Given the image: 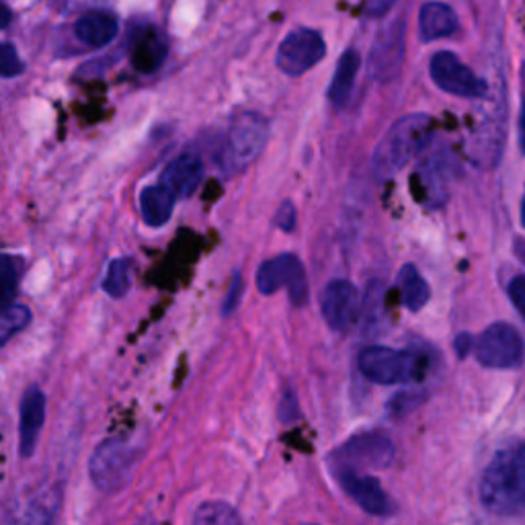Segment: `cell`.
<instances>
[{
  "instance_id": "1",
  "label": "cell",
  "mask_w": 525,
  "mask_h": 525,
  "mask_svg": "<svg viewBox=\"0 0 525 525\" xmlns=\"http://www.w3.org/2000/svg\"><path fill=\"white\" fill-rule=\"evenodd\" d=\"M435 134V121L427 113H411L398 119L376 146L372 169L380 181L392 179L427 148Z\"/></svg>"
},
{
  "instance_id": "2",
  "label": "cell",
  "mask_w": 525,
  "mask_h": 525,
  "mask_svg": "<svg viewBox=\"0 0 525 525\" xmlns=\"http://www.w3.org/2000/svg\"><path fill=\"white\" fill-rule=\"evenodd\" d=\"M480 501L484 509L501 517L525 511V443L499 454L484 470Z\"/></svg>"
},
{
  "instance_id": "3",
  "label": "cell",
  "mask_w": 525,
  "mask_h": 525,
  "mask_svg": "<svg viewBox=\"0 0 525 525\" xmlns=\"http://www.w3.org/2000/svg\"><path fill=\"white\" fill-rule=\"evenodd\" d=\"M359 372L380 386L421 382L427 372V359L415 351L390 347H368L357 359Z\"/></svg>"
},
{
  "instance_id": "4",
  "label": "cell",
  "mask_w": 525,
  "mask_h": 525,
  "mask_svg": "<svg viewBox=\"0 0 525 525\" xmlns=\"http://www.w3.org/2000/svg\"><path fill=\"white\" fill-rule=\"evenodd\" d=\"M269 138V121L259 113H240L226 136L220 163L228 175L247 169L261 154Z\"/></svg>"
},
{
  "instance_id": "5",
  "label": "cell",
  "mask_w": 525,
  "mask_h": 525,
  "mask_svg": "<svg viewBox=\"0 0 525 525\" xmlns=\"http://www.w3.org/2000/svg\"><path fill=\"white\" fill-rule=\"evenodd\" d=\"M138 464V452L126 441L111 439L95 450L89 462V474L95 487L103 493L126 489Z\"/></svg>"
},
{
  "instance_id": "6",
  "label": "cell",
  "mask_w": 525,
  "mask_h": 525,
  "mask_svg": "<svg viewBox=\"0 0 525 525\" xmlns=\"http://www.w3.org/2000/svg\"><path fill=\"white\" fill-rule=\"evenodd\" d=\"M474 353L480 366L489 370H515L525 359V343L509 322H493L474 339Z\"/></svg>"
},
{
  "instance_id": "7",
  "label": "cell",
  "mask_w": 525,
  "mask_h": 525,
  "mask_svg": "<svg viewBox=\"0 0 525 525\" xmlns=\"http://www.w3.org/2000/svg\"><path fill=\"white\" fill-rule=\"evenodd\" d=\"M257 288L265 296H273L286 288L294 306H304L308 302L306 271L302 261L292 253L265 261L257 271Z\"/></svg>"
},
{
  "instance_id": "8",
  "label": "cell",
  "mask_w": 525,
  "mask_h": 525,
  "mask_svg": "<svg viewBox=\"0 0 525 525\" xmlns=\"http://www.w3.org/2000/svg\"><path fill=\"white\" fill-rule=\"evenodd\" d=\"M429 74L443 93H450L454 97L482 99L489 91L487 83L452 52L433 54L429 62Z\"/></svg>"
},
{
  "instance_id": "9",
  "label": "cell",
  "mask_w": 525,
  "mask_h": 525,
  "mask_svg": "<svg viewBox=\"0 0 525 525\" xmlns=\"http://www.w3.org/2000/svg\"><path fill=\"white\" fill-rule=\"evenodd\" d=\"M327 54V44L314 29H296L284 37L277 50V68L286 76H302Z\"/></svg>"
},
{
  "instance_id": "10",
  "label": "cell",
  "mask_w": 525,
  "mask_h": 525,
  "mask_svg": "<svg viewBox=\"0 0 525 525\" xmlns=\"http://www.w3.org/2000/svg\"><path fill=\"white\" fill-rule=\"evenodd\" d=\"M363 300L359 290L347 279H335L322 290L320 312L333 331L345 333L359 320Z\"/></svg>"
},
{
  "instance_id": "11",
  "label": "cell",
  "mask_w": 525,
  "mask_h": 525,
  "mask_svg": "<svg viewBox=\"0 0 525 525\" xmlns=\"http://www.w3.org/2000/svg\"><path fill=\"white\" fill-rule=\"evenodd\" d=\"M337 480L341 489L363 509L374 517H390L396 513V505L390 495L382 489L378 478L361 474L353 468H337Z\"/></svg>"
},
{
  "instance_id": "12",
  "label": "cell",
  "mask_w": 525,
  "mask_h": 525,
  "mask_svg": "<svg viewBox=\"0 0 525 525\" xmlns=\"http://www.w3.org/2000/svg\"><path fill=\"white\" fill-rule=\"evenodd\" d=\"M339 458L343 468H388L394 460V448L382 433H363L345 443Z\"/></svg>"
},
{
  "instance_id": "13",
  "label": "cell",
  "mask_w": 525,
  "mask_h": 525,
  "mask_svg": "<svg viewBox=\"0 0 525 525\" xmlns=\"http://www.w3.org/2000/svg\"><path fill=\"white\" fill-rule=\"evenodd\" d=\"M46 407L48 400L42 388L31 386L25 390L19 411V452L23 458H31L35 454L39 435H42L46 423Z\"/></svg>"
},
{
  "instance_id": "14",
  "label": "cell",
  "mask_w": 525,
  "mask_h": 525,
  "mask_svg": "<svg viewBox=\"0 0 525 525\" xmlns=\"http://www.w3.org/2000/svg\"><path fill=\"white\" fill-rule=\"evenodd\" d=\"M402 58H405V21H394L390 27L382 31L372 52V72L380 80H388L396 76L400 70Z\"/></svg>"
},
{
  "instance_id": "15",
  "label": "cell",
  "mask_w": 525,
  "mask_h": 525,
  "mask_svg": "<svg viewBox=\"0 0 525 525\" xmlns=\"http://www.w3.org/2000/svg\"><path fill=\"white\" fill-rule=\"evenodd\" d=\"M204 179V163L193 152L179 154L160 175L163 183L175 197H189Z\"/></svg>"
},
{
  "instance_id": "16",
  "label": "cell",
  "mask_w": 525,
  "mask_h": 525,
  "mask_svg": "<svg viewBox=\"0 0 525 525\" xmlns=\"http://www.w3.org/2000/svg\"><path fill=\"white\" fill-rule=\"evenodd\" d=\"M460 21L456 11L446 3H425L419 15V33L425 44L450 37L458 31Z\"/></svg>"
},
{
  "instance_id": "17",
  "label": "cell",
  "mask_w": 525,
  "mask_h": 525,
  "mask_svg": "<svg viewBox=\"0 0 525 525\" xmlns=\"http://www.w3.org/2000/svg\"><path fill=\"white\" fill-rule=\"evenodd\" d=\"M119 31L117 17L107 11H91L80 17L74 25L76 37L89 48L109 46Z\"/></svg>"
},
{
  "instance_id": "18",
  "label": "cell",
  "mask_w": 525,
  "mask_h": 525,
  "mask_svg": "<svg viewBox=\"0 0 525 525\" xmlns=\"http://www.w3.org/2000/svg\"><path fill=\"white\" fill-rule=\"evenodd\" d=\"M175 201L177 197L163 183L146 187L140 195V212L144 222L152 228L165 226L173 216Z\"/></svg>"
},
{
  "instance_id": "19",
  "label": "cell",
  "mask_w": 525,
  "mask_h": 525,
  "mask_svg": "<svg viewBox=\"0 0 525 525\" xmlns=\"http://www.w3.org/2000/svg\"><path fill=\"white\" fill-rule=\"evenodd\" d=\"M359 68H361L359 52L357 50H345L337 62L331 87H329V101L333 103V107L341 109L349 103Z\"/></svg>"
},
{
  "instance_id": "20",
  "label": "cell",
  "mask_w": 525,
  "mask_h": 525,
  "mask_svg": "<svg viewBox=\"0 0 525 525\" xmlns=\"http://www.w3.org/2000/svg\"><path fill=\"white\" fill-rule=\"evenodd\" d=\"M165 58H167L165 37L160 35L156 29H146L138 37V42L134 44V50H132L134 68L144 74H150L163 66Z\"/></svg>"
},
{
  "instance_id": "21",
  "label": "cell",
  "mask_w": 525,
  "mask_h": 525,
  "mask_svg": "<svg viewBox=\"0 0 525 525\" xmlns=\"http://www.w3.org/2000/svg\"><path fill=\"white\" fill-rule=\"evenodd\" d=\"M398 290H400V302L407 310L419 312L427 306L431 300V288L425 281V277L417 271L415 265H405L398 271Z\"/></svg>"
},
{
  "instance_id": "22",
  "label": "cell",
  "mask_w": 525,
  "mask_h": 525,
  "mask_svg": "<svg viewBox=\"0 0 525 525\" xmlns=\"http://www.w3.org/2000/svg\"><path fill=\"white\" fill-rule=\"evenodd\" d=\"M62 505V493L58 487H48L44 491H37L27 505L25 521L29 523H50Z\"/></svg>"
},
{
  "instance_id": "23",
  "label": "cell",
  "mask_w": 525,
  "mask_h": 525,
  "mask_svg": "<svg viewBox=\"0 0 525 525\" xmlns=\"http://www.w3.org/2000/svg\"><path fill=\"white\" fill-rule=\"evenodd\" d=\"M31 322V312L21 304H0V347L7 345Z\"/></svg>"
},
{
  "instance_id": "24",
  "label": "cell",
  "mask_w": 525,
  "mask_h": 525,
  "mask_svg": "<svg viewBox=\"0 0 525 525\" xmlns=\"http://www.w3.org/2000/svg\"><path fill=\"white\" fill-rule=\"evenodd\" d=\"M240 521L242 519L238 511L224 501H210L199 505L193 515L195 525H236Z\"/></svg>"
},
{
  "instance_id": "25",
  "label": "cell",
  "mask_w": 525,
  "mask_h": 525,
  "mask_svg": "<svg viewBox=\"0 0 525 525\" xmlns=\"http://www.w3.org/2000/svg\"><path fill=\"white\" fill-rule=\"evenodd\" d=\"M132 288V263L128 259H113L103 279V290L111 298H124Z\"/></svg>"
},
{
  "instance_id": "26",
  "label": "cell",
  "mask_w": 525,
  "mask_h": 525,
  "mask_svg": "<svg viewBox=\"0 0 525 525\" xmlns=\"http://www.w3.org/2000/svg\"><path fill=\"white\" fill-rule=\"evenodd\" d=\"M23 275V261L11 255H0V304L11 302Z\"/></svg>"
},
{
  "instance_id": "27",
  "label": "cell",
  "mask_w": 525,
  "mask_h": 525,
  "mask_svg": "<svg viewBox=\"0 0 525 525\" xmlns=\"http://www.w3.org/2000/svg\"><path fill=\"white\" fill-rule=\"evenodd\" d=\"M25 64L11 44H0V78H15L23 74Z\"/></svg>"
},
{
  "instance_id": "28",
  "label": "cell",
  "mask_w": 525,
  "mask_h": 525,
  "mask_svg": "<svg viewBox=\"0 0 525 525\" xmlns=\"http://www.w3.org/2000/svg\"><path fill=\"white\" fill-rule=\"evenodd\" d=\"M242 290H245V281H242L240 273H234V277L230 281V290H228V294L224 298V304H222V314L224 316H230L238 308L240 298H242Z\"/></svg>"
},
{
  "instance_id": "29",
  "label": "cell",
  "mask_w": 525,
  "mask_h": 525,
  "mask_svg": "<svg viewBox=\"0 0 525 525\" xmlns=\"http://www.w3.org/2000/svg\"><path fill=\"white\" fill-rule=\"evenodd\" d=\"M296 206L292 204V201H284V204L279 206L277 214H275V226H279L284 232H292L296 228Z\"/></svg>"
},
{
  "instance_id": "30",
  "label": "cell",
  "mask_w": 525,
  "mask_h": 525,
  "mask_svg": "<svg viewBox=\"0 0 525 525\" xmlns=\"http://www.w3.org/2000/svg\"><path fill=\"white\" fill-rule=\"evenodd\" d=\"M509 300L515 310L525 318V275H517L509 284Z\"/></svg>"
},
{
  "instance_id": "31",
  "label": "cell",
  "mask_w": 525,
  "mask_h": 525,
  "mask_svg": "<svg viewBox=\"0 0 525 525\" xmlns=\"http://www.w3.org/2000/svg\"><path fill=\"white\" fill-rule=\"evenodd\" d=\"M279 419L284 423H294L296 419H300V407H298V398L296 394L290 390L284 394V400H281L279 405Z\"/></svg>"
},
{
  "instance_id": "32",
  "label": "cell",
  "mask_w": 525,
  "mask_h": 525,
  "mask_svg": "<svg viewBox=\"0 0 525 525\" xmlns=\"http://www.w3.org/2000/svg\"><path fill=\"white\" fill-rule=\"evenodd\" d=\"M394 3L396 0H366V11L370 17H384L394 7Z\"/></svg>"
},
{
  "instance_id": "33",
  "label": "cell",
  "mask_w": 525,
  "mask_h": 525,
  "mask_svg": "<svg viewBox=\"0 0 525 525\" xmlns=\"http://www.w3.org/2000/svg\"><path fill=\"white\" fill-rule=\"evenodd\" d=\"M474 347V339L468 333H462L456 337V351L460 357H466Z\"/></svg>"
},
{
  "instance_id": "34",
  "label": "cell",
  "mask_w": 525,
  "mask_h": 525,
  "mask_svg": "<svg viewBox=\"0 0 525 525\" xmlns=\"http://www.w3.org/2000/svg\"><path fill=\"white\" fill-rule=\"evenodd\" d=\"M11 21H13V13H11L9 5L5 3V0H0V29L9 27Z\"/></svg>"
},
{
  "instance_id": "35",
  "label": "cell",
  "mask_w": 525,
  "mask_h": 525,
  "mask_svg": "<svg viewBox=\"0 0 525 525\" xmlns=\"http://www.w3.org/2000/svg\"><path fill=\"white\" fill-rule=\"evenodd\" d=\"M519 146H521V152L525 154V101L519 113Z\"/></svg>"
},
{
  "instance_id": "36",
  "label": "cell",
  "mask_w": 525,
  "mask_h": 525,
  "mask_svg": "<svg viewBox=\"0 0 525 525\" xmlns=\"http://www.w3.org/2000/svg\"><path fill=\"white\" fill-rule=\"evenodd\" d=\"M521 226L525 228V197H523V201H521Z\"/></svg>"
}]
</instances>
